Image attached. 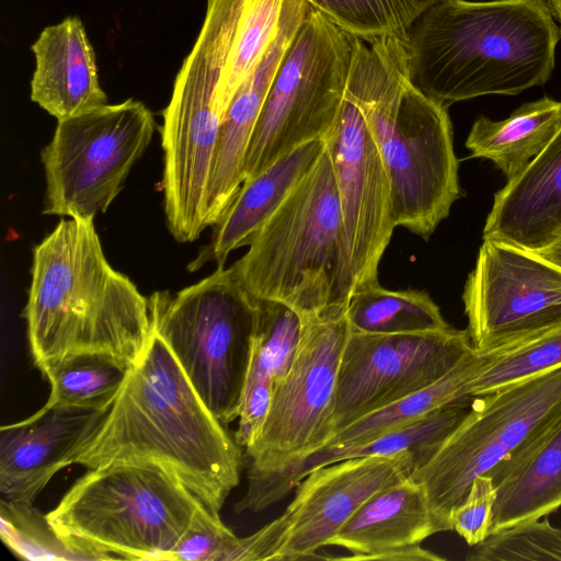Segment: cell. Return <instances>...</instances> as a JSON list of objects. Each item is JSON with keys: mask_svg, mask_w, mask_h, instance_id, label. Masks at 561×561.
Instances as JSON below:
<instances>
[{"mask_svg": "<svg viewBox=\"0 0 561 561\" xmlns=\"http://www.w3.org/2000/svg\"><path fill=\"white\" fill-rule=\"evenodd\" d=\"M237 28L238 15L228 3L207 1L198 37L162 113L163 205L178 242H193L208 228L207 187L225 113L219 87Z\"/></svg>", "mask_w": 561, "mask_h": 561, "instance_id": "cell-7", "label": "cell"}, {"mask_svg": "<svg viewBox=\"0 0 561 561\" xmlns=\"http://www.w3.org/2000/svg\"><path fill=\"white\" fill-rule=\"evenodd\" d=\"M116 461L163 466L215 512L240 481L242 447L199 398L154 330L76 463L90 469Z\"/></svg>", "mask_w": 561, "mask_h": 561, "instance_id": "cell-1", "label": "cell"}, {"mask_svg": "<svg viewBox=\"0 0 561 561\" xmlns=\"http://www.w3.org/2000/svg\"><path fill=\"white\" fill-rule=\"evenodd\" d=\"M324 149V140L305 142L243 181L228 208L213 226L210 243L190 268L196 270L209 261L224 267L230 252L248 245L251 237L279 207Z\"/></svg>", "mask_w": 561, "mask_h": 561, "instance_id": "cell-24", "label": "cell"}, {"mask_svg": "<svg viewBox=\"0 0 561 561\" xmlns=\"http://www.w3.org/2000/svg\"><path fill=\"white\" fill-rule=\"evenodd\" d=\"M390 182L396 225L427 240L459 197L447 106L412 81L407 39L356 37L346 88Z\"/></svg>", "mask_w": 561, "mask_h": 561, "instance_id": "cell-4", "label": "cell"}, {"mask_svg": "<svg viewBox=\"0 0 561 561\" xmlns=\"http://www.w3.org/2000/svg\"><path fill=\"white\" fill-rule=\"evenodd\" d=\"M560 420L561 367L473 397L463 420L410 478L424 486L446 531L453 530L450 514L472 481Z\"/></svg>", "mask_w": 561, "mask_h": 561, "instance_id": "cell-10", "label": "cell"}, {"mask_svg": "<svg viewBox=\"0 0 561 561\" xmlns=\"http://www.w3.org/2000/svg\"><path fill=\"white\" fill-rule=\"evenodd\" d=\"M31 99L57 121L107 104L95 54L80 19L47 26L32 45Z\"/></svg>", "mask_w": 561, "mask_h": 561, "instance_id": "cell-21", "label": "cell"}, {"mask_svg": "<svg viewBox=\"0 0 561 561\" xmlns=\"http://www.w3.org/2000/svg\"><path fill=\"white\" fill-rule=\"evenodd\" d=\"M133 366L115 356L83 353L49 362L38 369L50 385L46 405L110 409Z\"/></svg>", "mask_w": 561, "mask_h": 561, "instance_id": "cell-28", "label": "cell"}, {"mask_svg": "<svg viewBox=\"0 0 561 561\" xmlns=\"http://www.w3.org/2000/svg\"><path fill=\"white\" fill-rule=\"evenodd\" d=\"M561 38L548 0H442L407 35L413 83L448 106L545 84Z\"/></svg>", "mask_w": 561, "mask_h": 561, "instance_id": "cell-3", "label": "cell"}, {"mask_svg": "<svg viewBox=\"0 0 561 561\" xmlns=\"http://www.w3.org/2000/svg\"><path fill=\"white\" fill-rule=\"evenodd\" d=\"M462 301L473 348L507 350L561 325V270L535 251L483 240Z\"/></svg>", "mask_w": 561, "mask_h": 561, "instance_id": "cell-14", "label": "cell"}, {"mask_svg": "<svg viewBox=\"0 0 561 561\" xmlns=\"http://www.w3.org/2000/svg\"><path fill=\"white\" fill-rule=\"evenodd\" d=\"M535 252L561 270V234L551 243Z\"/></svg>", "mask_w": 561, "mask_h": 561, "instance_id": "cell-37", "label": "cell"}, {"mask_svg": "<svg viewBox=\"0 0 561 561\" xmlns=\"http://www.w3.org/2000/svg\"><path fill=\"white\" fill-rule=\"evenodd\" d=\"M307 0H286L278 32L240 84L224 114L207 187V226H214L244 181L248 148L274 78L309 12Z\"/></svg>", "mask_w": 561, "mask_h": 561, "instance_id": "cell-18", "label": "cell"}, {"mask_svg": "<svg viewBox=\"0 0 561 561\" xmlns=\"http://www.w3.org/2000/svg\"><path fill=\"white\" fill-rule=\"evenodd\" d=\"M239 539L222 523L219 512L201 502L170 561H231Z\"/></svg>", "mask_w": 561, "mask_h": 561, "instance_id": "cell-34", "label": "cell"}, {"mask_svg": "<svg viewBox=\"0 0 561 561\" xmlns=\"http://www.w3.org/2000/svg\"><path fill=\"white\" fill-rule=\"evenodd\" d=\"M491 354L474 348L439 380L342 427L322 447L363 443L403 427L455 401L470 398L468 381L490 360ZM321 447V448H322Z\"/></svg>", "mask_w": 561, "mask_h": 561, "instance_id": "cell-26", "label": "cell"}, {"mask_svg": "<svg viewBox=\"0 0 561 561\" xmlns=\"http://www.w3.org/2000/svg\"><path fill=\"white\" fill-rule=\"evenodd\" d=\"M471 400L472 398H465L455 401L373 439L343 447H322L284 468L248 474L245 492L234 504V511L238 514L265 511L288 496L310 471L345 459L411 453L416 456L421 466L463 420Z\"/></svg>", "mask_w": 561, "mask_h": 561, "instance_id": "cell-19", "label": "cell"}, {"mask_svg": "<svg viewBox=\"0 0 561 561\" xmlns=\"http://www.w3.org/2000/svg\"><path fill=\"white\" fill-rule=\"evenodd\" d=\"M561 367V325L514 347L491 353L490 360L468 381L470 398Z\"/></svg>", "mask_w": 561, "mask_h": 561, "instance_id": "cell-32", "label": "cell"}, {"mask_svg": "<svg viewBox=\"0 0 561 561\" xmlns=\"http://www.w3.org/2000/svg\"><path fill=\"white\" fill-rule=\"evenodd\" d=\"M201 502L163 466L116 461L90 468L46 516L111 560L170 561Z\"/></svg>", "mask_w": 561, "mask_h": 561, "instance_id": "cell-6", "label": "cell"}, {"mask_svg": "<svg viewBox=\"0 0 561 561\" xmlns=\"http://www.w3.org/2000/svg\"><path fill=\"white\" fill-rule=\"evenodd\" d=\"M496 499L491 534L540 519L561 507V420L488 473Z\"/></svg>", "mask_w": 561, "mask_h": 561, "instance_id": "cell-23", "label": "cell"}, {"mask_svg": "<svg viewBox=\"0 0 561 561\" xmlns=\"http://www.w3.org/2000/svg\"><path fill=\"white\" fill-rule=\"evenodd\" d=\"M472 350L468 330L453 327L404 334L350 330L337 373L334 433L439 380Z\"/></svg>", "mask_w": 561, "mask_h": 561, "instance_id": "cell-15", "label": "cell"}, {"mask_svg": "<svg viewBox=\"0 0 561 561\" xmlns=\"http://www.w3.org/2000/svg\"><path fill=\"white\" fill-rule=\"evenodd\" d=\"M561 127V101L525 103L499 122L480 116L466 140L471 157L491 160L506 176H517Z\"/></svg>", "mask_w": 561, "mask_h": 561, "instance_id": "cell-25", "label": "cell"}, {"mask_svg": "<svg viewBox=\"0 0 561 561\" xmlns=\"http://www.w3.org/2000/svg\"><path fill=\"white\" fill-rule=\"evenodd\" d=\"M302 320L296 356L274 383L266 420L245 449L248 474L274 471L324 446L334 434L339 366L350 325L345 312Z\"/></svg>", "mask_w": 561, "mask_h": 561, "instance_id": "cell-12", "label": "cell"}, {"mask_svg": "<svg viewBox=\"0 0 561 561\" xmlns=\"http://www.w3.org/2000/svg\"><path fill=\"white\" fill-rule=\"evenodd\" d=\"M496 491L489 474L478 476L463 501L450 514V524L465 541L474 547L483 542L492 528Z\"/></svg>", "mask_w": 561, "mask_h": 561, "instance_id": "cell-35", "label": "cell"}, {"mask_svg": "<svg viewBox=\"0 0 561 561\" xmlns=\"http://www.w3.org/2000/svg\"><path fill=\"white\" fill-rule=\"evenodd\" d=\"M110 409L44 405L0 428L1 499L34 503L50 479L76 463Z\"/></svg>", "mask_w": 561, "mask_h": 561, "instance_id": "cell-17", "label": "cell"}, {"mask_svg": "<svg viewBox=\"0 0 561 561\" xmlns=\"http://www.w3.org/2000/svg\"><path fill=\"white\" fill-rule=\"evenodd\" d=\"M153 330L199 398L224 425L238 419L255 324V301L232 266L218 267L175 295L149 298Z\"/></svg>", "mask_w": 561, "mask_h": 561, "instance_id": "cell-8", "label": "cell"}, {"mask_svg": "<svg viewBox=\"0 0 561 561\" xmlns=\"http://www.w3.org/2000/svg\"><path fill=\"white\" fill-rule=\"evenodd\" d=\"M154 131L151 112L128 99L58 121L42 150L45 215L92 218L105 213Z\"/></svg>", "mask_w": 561, "mask_h": 561, "instance_id": "cell-11", "label": "cell"}, {"mask_svg": "<svg viewBox=\"0 0 561 561\" xmlns=\"http://www.w3.org/2000/svg\"><path fill=\"white\" fill-rule=\"evenodd\" d=\"M93 220L62 219L33 250L24 318L37 368L83 353L134 366L150 342L149 299L110 265Z\"/></svg>", "mask_w": 561, "mask_h": 561, "instance_id": "cell-2", "label": "cell"}, {"mask_svg": "<svg viewBox=\"0 0 561 561\" xmlns=\"http://www.w3.org/2000/svg\"><path fill=\"white\" fill-rule=\"evenodd\" d=\"M470 561H561V528L547 518L491 534L467 556Z\"/></svg>", "mask_w": 561, "mask_h": 561, "instance_id": "cell-33", "label": "cell"}, {"mask_svg": "<svg viewBox=\"0 0 561 561\" xmlns=\"http://www.w3.org/2000/svg\"><path fill=\"white\" fill-rule=\"evenodd\" d=\"M355 39L310 7L260 113L244 181L298 146L325 139L345 98Z\"/></svg>", "mask_w": 561, "mask_h": 561, "instance_id": "cell-9", "label": "cell"}, {"mask_svg": "<svg viewBox=\"0 0 561 561\" xmlns=\"http://www.w3.org/2000/svg\"><path fill=\"white\" fill-rule=\"evenodd\" d=\"M254 301L255 324L247 379H266L275 383L293 364L301 339L302 320L294 309L279 301Z\"/></svg>", "mask_w": 561, "mask_h": 561, "instance_id": "cell-31", "label": "cell"}, {"mask_svg": "<svg viewBox=\"0 0 561 561\" xmlns=\"http://www.w3.org/2000/svg\"><path fill=\"white\" fill-rule=\"evenodd\" d=\"M561 234V127L543 150L494 195L483 240L537 251Z\"/></svg>", "mask_w": 561, "mask_h": 561, "instance_id": "cell-20", "label": "cell"}, {"mask_svg": "<svg viewBox=\"0 0 561 561\" xmlns=\"http://www.w3.org/2000/svg\"><path fill=\"white\" fill-rule=\"evenodd\" d=\"M346 33L371 43L399 36L407 39L413 23L442 0H307Z\"/></svg>", "mask_w": 561, "mask_h": 561, "instance_id": "cell-30", "label": "cell"}, {"mask_svg": "<svg viewBox=\"0 0 561 561\" xmlns=\"http://www.w3.org/2000/svg\"><path fill=\"white\" fill-rule=\"evenodd\" d=\"M419 463L415 455L402 453L345 459L310 471L280 515L239 539L231 561L317 558L366 500L409 477Z\"/></svg>", "mask_w": 561, "mask_h": 561, "instance_id": "cell-13", "label": "cell"}, {"mask_svg": "<svg viewBox=\"0 0 561 561\" xmlns=\"http://www.w3.org/2000/svg\"><path fill=\"white\" fill-rule=\"evenodd\" d=\"M274 382L266 379L249 378L245 381L238 416L236 442L244 449L257 438L268 414Z\"/></svg>", "mask_w": 561, "mask_h": 561, "instance_id": "cell-36", "label": "cell"}, {"mask_svg": "<svg viewBox=\"0 0 561 561\" xmlns=\"http://www.w3.org/2000/svg\"><path fill=\"white\" fill-rule=\"evenodd\" d=\"M350 330L404 334L450 328L431 296L417 289L389 290L379 283L357 288L346 306Z\"/></svg>", "mask_w": 561, "mask_h": 561, "instance_id": "cell-27", "label": "cell"}, {"mask_svg": "<svg viewBox=\"0 0 561 561\" xmlns=\"http://www.w3.org/2000/svg\"><path fill=\"white\" fill-rule=\"evenodd\" d=\"M446 531L431 508L424 486L409 477L366 500L329 541L351 556L342 560L369 561L389 550L416 546Z\"/></svg>", "mask_w": 561, "mask_h": 561, "instance_id": "cell-22", "label": "cell"}, {"mask_svg": "<svg viewBox=\"0 0 561 561\" xmlns=\"http://www.w3.org/2000/svg\"><path fill=\"white\" fill-rule=\"evenodd\" d=\"M355 290L378 282V267L397 227L390 182L355 101L345 92L327 135Z\"/></svg>", "mask_w": 561, "mask_h": 561, "instance_id": "cell-16", "label": "cell"}, {"mask_svg": "<svg viewBox=\"0 0 561 561\" xmlns=\"http://www.w3.org/2000/svg\"><path fill=\"white\" fill-rule=\"evenodd\" d=\"M248 247L231 266L252 298L285 304L301 319L345 312L355 284L325 149Z\"/></svg>", "mask_w": 561, "mask_h": 561, "instance_id": "cell-5", "label": "cell"}, {"mask_svg": "<svg viewBox=\"0 0 561 561\" xmlns=\"http://www.w3.org/2000/svg\"><path fill=\"white\" fill-rule=\"evenodd\" d=\"M553 16L557 19V21L560 24V32H561V0H548Z\"/></svg>", "mask_w": 561, "mask_h": 561, "instance_id": "cell-38", "label": "cell"}, {"mask_svg": "<svg viewBox=\"0 0 561 561\" xmlns=\"http://www.w3.org/2000/svg\"><path fill=\"white\" fill-rule=\"evenodd\" d=\"M1 538L27 560H111L80 540L60 535L32 503L1 499Z\"/></svg>", "mask_w": 561, "mask_h": 561, "instance_id": "cell-29", "label": "cell"}]
</instances>
